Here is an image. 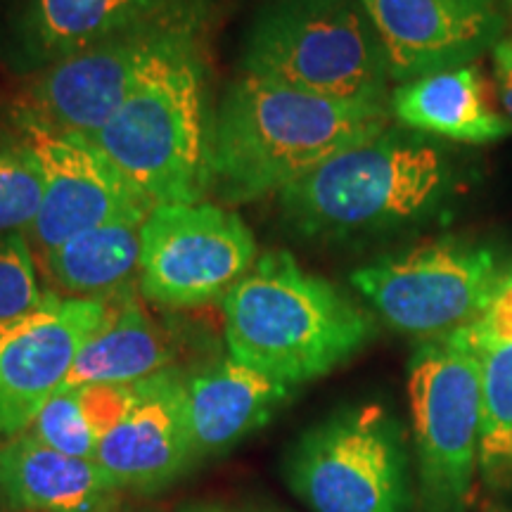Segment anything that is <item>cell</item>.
I'll use <instances>...</instances> for the list:
<instances>
[{
	"label": "cell",
	"instance_id": "cell-27",
	"mask_svg": "<svg viewBox=\"0 0 512 512\" xmlns=\"http://www.w3.org/2000/svg\"><path fill=\"white\" fill-rule=\"evenodd\" d=\"M181 512H226L219 505H209V503H197V505H188V508H181Z\"/></svg>",
	"mask_w": 512,
	"mask_h": 512
},
{
	"label": "cell",
	"instance_id": "cell-17",
	"mask_svg": "<svg viewBox=\"0 0 512 512\" xmlns=\"http://www.w3.org/2000/svg\"><path fill=\"white\" fill-rule=\"evenodd\" d=\"M389 110L399 126L451 143L491 145L512 136L510 119L494 107L477 64L396 83Z\"/></svg>",
	"mask_w": 512,
	"mask_h": 512
},
{
	"label": "cell",
	"instance_id": "cell-22",
	"mask_svg": "<svg viewBox=\"0 0 512 512\" xmlns=\"http://www.w3.org/2000/svg\"><path fill=\"white\" fill-rule=\"evenodd\" d=\"M43 202V171L15 131L0 136V238L27 233Z\"/></svg>",
	"mask_w": 512,
	"mask_h": 512
},
{
	"label": "cell",
	"instance_id": "cell-28",
	"mask_svg": "<svg viewBox=\"0 0 512 512\" xmlns=\"http://www.w3.org/2000/svg\"><path fill=\"white\" fill-rule=\"evenodd\" d=\"M254 512H280V510H254Z\"/></svg>",
	"mask_w": 512,
	"mask_h": 512
},
{
	"label": "cell",
	"instance_id": "cell-23",
	"mask_svg": "<svg viewBox=\"0 0 512 512\" xmlns=\"http://www.w3.org/2000/svg\"><path fill=\"white\" fill-rule=\"evenodd\" d=\"M27 432L55 451L74 458H95L98 437L83 418L79 389H57Z\"/></svg>",
	"mask_w": 512,
	"mask_h": 512
},
{
	"label": "cell",
	"instance_id": "cell-24",
	"mask_svg": "<svg viewBox=\"0 0 512 512\" xmlns=\"http://www.w3.org/2000/svg\"><path fill=\"white\" fill-rule=\"evenodd\" d=\"M46 297L27 233L0 238V320L34 309Z\"/></svg>",
	"mask_w": 512,
	"mask_h": 512
},
{
	"label": "cell",
	"instance_id": "cell-6",
	"mask_svg": "<svg viewBox=\"0 0 512 512\" xmlns=\"http://www.w3.org/2000/svg\"><path fill=\"white\" fill-rule=\"evenodd\" d=\"M204 50L178 57L140 83L91 140L152 204L209 195Z\"/></svg>",
	"mask_w": 512,
	"mask_h": 512
},
{
	"label": "cell",
	"instance_id": "cell-2",
	"mask_svg": "<svg viewBox=\"0 0 512 512\" xmlns=\"http://www.w3.org/2000/svg\"><path fill=\"white\" fill-rule=\"evenodd\" d=\"M463 174L437 138L403 126L337 152L278 195L294 235L366 240L425 226L456 200Z\"/></svg>",
	"mask_w": 512,
	"mask_h": 512
},
{
	"label": "cell",
	"instance_id": "cell-12",
	"mask_svg": "<svg viewBox=\"0 0 512 512\" xmlns=\"http://www.w3.org/2000/svg\"><path fill=\"white\" fill-rule=\"evenodd\" d=\"M107 316V299L48 294L0 320V439L27 432Z\"/></svg>",
	"mask_w": 512,
	"mask_h": 512
},
{
	"label": "cell",
	"instance_id": "cell-29",
	"mask_svg": "<svg viewBox=\"0 0 512 512\" xmlns=\"http://www.w3.org/2000/svg\"><path fill=\"white\" fill-rule=\"evenodd\" d=\"M508 3H510V8H512V0H508Z\"/></svg>",
	"mask_w": 512,
	"mask_h": 512
},
{
	"label": "cell",
	"instance_id": "cell-15",
	"mask_svg": "<svg viewBox=\"0 0 512 512\" xmlns=\"http://www.w3.org/2000/svg\"><path fill=\"white\" fill-rule=\"evenodd\" d=\"M185 375L183 368H171L136 382L131 408L100 437L95 460L119 489H159L195 460Z\"/></svg>",
	"mask_w": 512,
	"mask_h": 512
},
{
	"label": "cell",
	"instance_id": "cell-20",
	"mask_svg": "<svg viewBox=\"0 0 512 512\" xmlns=\"http://www.w3.org/2000/svg\"><path fill=\"white\" fill-rule=\"evenodd\" d=\"M150 209H128L41 256L50 280L69 297L81 299H107L124 290L138 278Z\"/></svg>",
	"mask_w": 512,
	"mask_h": 512
},
{
	"label": "cell",
	"instance_id": "cell-14",
	"mask_svg": "<svg viewBox=\"0 0 512 512\" xmlns=\"http://www.w3.org/2000/svg\"><path fill=\"white\" fill-rule=\"evenodd\" d=\"M178 3L183 0H0V62L19 79H31Z\"/></svg>",
	"mask_w": 512,
	"mask_h": 512
},
{
	"label": "cell",
	"instance_id": "cell-8",
	"mask_svg": "<svg viewBox=\"0 0 512 512\" xmlns=\"http://www.w3.org/2000/svg\"><path fill=\"white\" fill-rule=\"evenodd\" d=\"M408 401L425 512H467L479 463L482 356L453 335L420 339Z\"/></svg>",
	"mask_w": 512,
	"mask_h": 512
},
{
	"label": "cell",
	"instance_id": "cell-18",
	"mask_svg": "<svg viewBox=\"0 0 512 512\" xmlns=\"http://www.w3.org/2000/svg\"><path fill=\"white\" fill-rule=\"evenodd\" d=\"M119 486L95 458L55 451L31 432L0 444V496L27 512H98Z\"/></svg>",
	"mask_w": 512,
	"mask_h": 512
},
{
	"label": "cell",
	"instance_id": "cell-25",
	"mask_svg": "<svg viewBox=\"0 0 512 512\" xmlns=\"http://www.w3.org/2000/svg\"><path fill=\"white\" fill-rule=\"evenodd\" d=\"M136 396V382L133 384H91L79 389V403L83 418H86L95 437H105L117 422L124 418Z\"/></svg>",
	"mask_w": 512,
	"mask_h": 512
},
{
	"label": "cell",
	"instance_id": "cell-4",
	"mask_svg": "<svg viewBox=\"0 0 512 512\" xmlns=\"http://www.w3.org/2000/svg\"><path fill=\"white\" fill-rule=\"evenodd\" d=\"M211 12L214 0H183L24 79L10 117L91 138L140 83L178 57L204 50Z\"/></svg>",
	"mask_w": 512,
	"mask_h": 512
},
{
	"label": "cell",
	"instance_id": "cell-13",
	"mask_svg": "<svg viewBox=\"0 0 512 512\" xmlns=\"http://www.w3.org/2000/svg\"><path fill=\"white\" fill-rule=\"evenodd\" d=\"M380 36L392 83L477 64L510 27L508 0H358Z\"/></svg>",
	"mask_w": 512,
	"mask_h": 512
},
{
	"label": "cell",
	"instance_id": "cell-10",
	"mask_svg": "<svg viewBox=\"0 0 512 512\" xmlns=\"http://www.w3.org/2000/svg\"><path fill=\"white\" fill-rule=\"evenodd\" d=\"M256 261L240 214L211 202L155 204L143 223L138 287L147 302L195 309L240 283Z\"/></svg>",
	"mask_w": 512,
	"mask_h": 512
},
{
	"label": "cell",
	"instance_id": "cell-1",
	"mask_svg": "<svg viewBox=\"0 0 512 512\" xmlns=\"http://www.w3.org/2000/svg\"><path fill=\"white\" fill-rule=\"evenodd\" d=\"M392 126L389 102L332 100L240 74L209 126V195L245 204L280 195L337 152Z\"/></svg>",
	"mask_w": 512,
	"mask_h": 512
},
{
	"label": "cell",
	"instance_id": "cell-3",
	"mask_svg": "<svg viewBox=\"0 0 512 512\" xmlns=\"http://www.w3.org/2000/svg\"><path fill=\"white\" fill-rule=\"evenodd\" d=\"M223 302L228 356L299 387L351 361L375 337V320L285 249L256 256Z\"/></svg>",
	"mask_w": 512,
	"mask_h": 512
},
{
	"label": "cell",
	"instance_id": "cell-7",
	"mask_svg": "<svg viewBox=\"0 0 512 512\" xmlns=\"http://www.w3.org/2000/svg\"><path fill=\"white\" fill-rule=\"evenodd\" d=\"M287 484L316 512H411L401 422L380 403L339 408L287 458Z\"/></svg>",
	"mask_w": 512,
	"mask_h": 512
},
{
	"label": "cell",
	"instance_id": "cell-26",
	"mask_svg": "<svg viewBox=\"0 0 512 512\" xmlns=\"http://www.w3.org/2000/svg\"><path fill=\"white\" fill-rule=\"evenodd\" d=\"M494 57V76H496V91L501 98L505 117L512 124V34H505L501 43L491 50Z\"/></svg>",
	"mask_w": 512,
	"mask_h": 512
},
{
	"label": "cell",
	"instance_id": "cell-19",
	"mask_svg": "<svg viewBox=\"0 0 512 512\" xmlns=\"http://www.w3.org/2000/svg\"><path fill=\"white\" fill-rule=\"evenodd\" d=\"M176 339L147 316L131 285L107 297V316L83 342L64 389L91 384H133L178 368ZM60 387V389H62Z\"/></svg>",
	"mask_w": 512,
	"mask_h": 512
},
{
	"label": "cell",
	"instance_id": "cell-9",
	"mask_svg": "<svg viewBox=\"0 0 512 512\" xmlns=\"http://www.w3.org/2000/svg\"><path fill=\"white\" fill-rule=\"evenodd\" d=\"M505 275L491 247L441 238L356 268L351 285L389 328L434 339L475 323Z\"/></svg>",
	"mask_w": 512,
	"mask_h": 512
},
{
	"label": "cell",
	"instance_id": "cell-11",
	"mask_svg": "<svg viewBox=\"0 0 512 512\" xmlns=\"http://www.w3.org/2000/svg\"><path fill=\"white\" fill-rule=\"evenodd\" d=\"M8 126L34 150L43 171L41 211L27 230L36 259L128 209L155 207L91 138L15 117Z\"/></svg>",
	"mask_w": 512,
	"mask_h": 512
},
{
	"label": "cell",
	"instance_id": "cell-21",
	"mask_svg": "<svg viewBox=\"0 0 512 512\" xmlns=\"http://www.w3.org/2000/svg\"><path fill=\"white\" fill-rule=\"evenodd\" d=\"M479 467L489 484L512 475V344L482 351Z\"/></svg>",
	"mask_w": 512,
	"mask_h": 512
},
{
	"label": "cell",
	"instance_id": "cell-16",
	"mask_svg": "<svg viewBox=\"0 0 512 512\" xmlns=\"http://www.w3.org/2000/svg\"><path fill=\"white\" fill-rule=\"evenodd\" d=\"M292 392L287 384L230 356L216 358L185 375L195 458L226 453L247 434L264 427Z\"/></svg>",
	"mask_w": 512,
	"mask_h": 512
},
{
	"label": "cell",
	"instance_id": "cell-5",
	"mask_svg": "<svg viewBox=\"0 0 512 512\" xmlns=\"http://www.w3.org/2000/svg\"><path fill=\"white\" fill-rule=\"evenodd\" d=\"M242 74L332 100L389 102V62L358 0H271L242 43Z\"/></svg>",
	"mask_w": 512,
	"mask_h": 512
}]
</instances>
